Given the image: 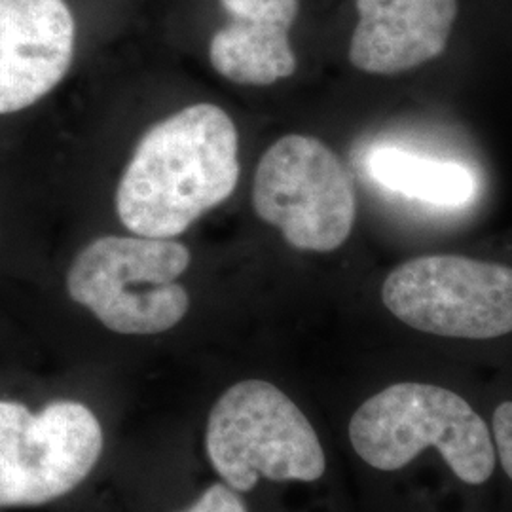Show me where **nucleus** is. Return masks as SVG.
Segmentation results:
<instances>
[{"instance_id": "obj_1", "label": "nucleus", "mask_w": 512, "mask_h": 512, "mask_svg": "<svg viewBox=\"0 0 512 512\" xmlns=\"http://www.w3.org/2000/svg\"><path fill=\"white\" fill-rule=\"evenodd\" d=\"M239 137L224 110L198 103L141 139L118 184L116 211L129 232L175 239L226 202L239 181Z\"/></svg>"}, {"instance_id": "obj_2", "label": "nucleus", "mask_w": 512, "mask_h": 512, "mask_svg": "<svg viewBox=\"0 0 512 512\" xmlns=\"http://www.w3.org/2000/svg\"><path fill=\"white\" fill-rule=\"evenodd\" d=\"M348 431L355 454L376 471H401L435 448L465 484L480 486L494 475L497 454L488 421L442 385H389L355 410Z\"/></svg>"}, {"instance_id": "obj_3", "label": "nucleus", "mask_w": 512, "mask_h": 512, "mask_svg": "<svg viewBox=\"0 0 512 512\" xmlns=\"http://www.w3.org/2000/svg\"><path fill=\"white\" fill-rule=\"evenodd\" d=\"M207 456L236 492H251L260 478L315 482L327 471L323 444L293 399L264 380L232 385L213 406Z\"/></svg>"}, {"instance_id": "obj_4", "label": "nucleus", "mask_w": 512, "mask_h": 512, "mask_svg": "<svg viewBox=\"0 0 512 512\" xmlns=\"http://www.w3.org/2000/svg\"><path fill=\"white\" fill-rule=\"evenodd\" d=\"M192 255L175 239H95L74 258L67 291L112 332L150 336L177 327L190 296L177 279Z\"/></svg>"}, {"instance_id": "obj_5", "label": "nucleus", "mask_w": 512, "mask_h": 512, "mask_svg": "<svg viewBox=\"0 0 512 512\" xmlns=\"http://www.w3.org/2000/svg\"><path fill=\"white\" fill-rule=\"evenodd\" d=\"M382 300L410 329L459 340L512 332V268L458 255L412 258L385 277Z\"/></svg>"}, {"instance_id": "obj_6", "label": "nucleus", "mask_w": 512, "mask_h": 512, "mask_svg": "<svg viewBox=\"0 0 512 512\" xmlns=\"http://www.w3.org/2000/svg\"><path fill=\"white\" fill-rule=\"evenodd\" d=\"M253 205L294 249L313 253L342 247L357 217L355 188L342 160L323 141L296 133L262 156Z\"/></svg>"}, {"instance_id": "obj_7", "label": "nucleus", "mask_w": 512, "mask_h": 512, "mask_svg": "<svg viewBox=\"0 0 512 512\" xmlns=\"http://www.w3.org/2000/svg\"><path fill=\"white\" fill-rule=\"evenodd\" d=\"M103 452V429L86 404L55 401L38 414L0 401V507H37L86 480Z\"/></svg>"}, {"instance_id": "obj_8", "label": "nucleus", "mask_w": 512, "mask_h": 512, "mask_svg": "<svg viewBox=\"0 0 512 512\" xmlns=\"http://www.w3.org/2000/svg\"><path fill=\"white\" fill-rule=\"evenodd\" d=\"M73 12L65 0H0V114L29 109L69 73Z\"/></svg>"}, {"instance_id": "obj_9", "label": "nucleus", "mask_w": 512, "mask_h": 512, "mask_svg": "<svg viewBox=\"0 0 512 512\" xmlns=\"http://www.w3.org/2000/svg\"><path fill=\"white\" fill-rule=\"evenodd\" d=\"M349 61L368 74L406 73L439 57L452 35L458 0H357Z\"/></svg>"}, {"instance_id": "obj_10", "label": "nucleus", "mask_w": 512, "mask_h": 512, "mask_svg": "<svg viewBox=\"0 0 512 512\" xmlns=\"http://www.w3.org/2000/svg\"><path fill=\"white\" fill-rule=\"evenodd\" d=\"M230 23L209 46L213 69L243 86H270L293 76L296 57L289 33L300 0H220Z\"/></svg>"}, {"instance_id": "obj_11", "label": "nucleus", "mask_w": 512, "mask_h": 512, "mask_svg": "<svg viewBox=\"0 0 512 512\" xmlns=\"http://www.w3.org/2000/svg\"><path fill=\"white\" fill-rule=\"evenodd\" d=\"M366 171L385 190L437 207H463L475 198L476 181L465 165L442 162L397 147H378Z\"/></svg>"}, {"instance_id": "obj_12", "label": "nucleus", "mask_w": 512, "mask_h": 512, "mask_svg": "<svg viewBox=\"0 0 512 512\" xmlns=\"http://www.w3.org/2000/svg\"><path fill=\"white\" fill-rule=\"evenodd\" d=\"M490 429L499 465L512 480V401H505L495 408Z\"/></svg>"}, {"instance_id": "obj_13", "label": "nucleus", "mask_w": 512, "mask_h": 512, "mask_svg": "<svg viewBox=\"0 0 512 512\" xmlns=\"http://www.w3.org/2000/svg\"><path fill=\"white\" fill-rule=\"evenodd\" d=\"M183 512H249L243 499L228 484H213L200 499Z\"/></svg>"}]
</instances>
